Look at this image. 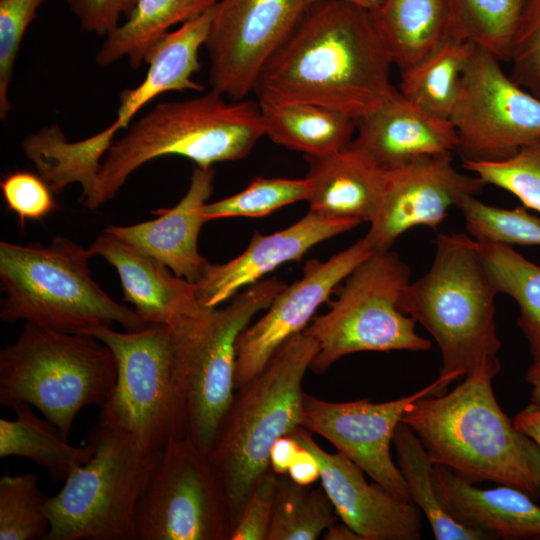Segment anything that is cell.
Segmentation results:
<instances>
[{
  "label": "cell",
  "instance_id": "cell-36",
  "mask_svg": "<svg viewBox=\"0 0 540 540\" xmlns=\"http://www.w3.org/2000/svg\"><path fill=\"white\" fill-rule=\"evenodd\" d=\"M467 232L482 243L540 246V217L525 206L505 209L466 196L459 204Z\"/></svg>",
  "mask_w": 540,
  "mask_h": 540
},
{
  "label": "cell",
  "instance_id": "cell-32",
  "mask_svg": "<svg viewBox=\"0 0 540 540\" xmlns=\"http://www.w3.org/2000/svg\"><path fill=\"white\" fill-rule=\"evenodd\" d=\"M475 244L496 292L511 296L518 304V326L529 342L533 358H539L540 265L526 259L509 245L477 241Z\"/></svg>",
  "mask_w": 540,
  "mask_h": 540
},
{
  "label": "cell",
  "instance_id": "cell-49",
  "mask_svg": "<svg viewBox=\"0 0 540 540\" xmlns=\"http://www.w3.org/2000/svg\"><path fill=\"white\" fill-rule=\"evenodd\" d=\"M371 11L377 8L383 0H342Z\"/></svg>",
  "mask_w": 540,
  "mask_h": 540
},
{
  "label": "cell",
  "instance_id": "cell-41",
  "mask_svg": "<svg viewBox=\"0 0 540 540\" xmlns=\"http://www.w3.org/2000/svg\"><path fill=\"white\" fill-rule=\"evenodd\" d=\"M0 188L7 208L17 215L21 224L26 220H41L58 207L49 185L39 174L30 171L6 174Z\"/></svg>",
  "mask_w": 540,
  "mask_h": 540
},
{
  "label": "cell",
  "instance_id": "cell-42",
  "mask_svg": "<svg viewBox=\"0 0 540 540\" xmlns=\"http://www.w3.org/2000/svg\"><path fill=\"white\" fill-rule=\"evenodd\" d=\"M278 475L264 473L248 493L233 525L229 540H267Z\"/></svg>",
  "mask_w": 540,
  "mask_h": 540
},
{
  "label": "cell",
  "instance_id": "cell-46",
  "mask_svg": "<svg viewBox=\"0 0 540 540\" xmlns=\"http://www.w3.org/2000/svg\"><path fill=\"white\" fill-rule=\"evenodd\" d=\"M514 426L540 446V405L531 403L512 420Z\"/></svg>",
  "mask_w": 540,
  "mask_h": 540
},
{
  "label": "cell",
  "instance_id": "cell-28",
  "mask_svg": "<svg viewBox=\"0 0 540 540\" xmlns=\"http://www.w3.org/2000/svg\"><path fill=\"white\" fill-rule=\"evenodd\" d=\"M259 104L265 136L305 156H323L346 149L356 132L354 118L327 107L309 103Z\"/></svg>",
  "mask_w": 540,
  "mask_h": 540
},
{
  "label": "cell",
  "instance_id": "cell-24",
  "mask_svg": "<svg viewBox=\"0 0 540 540\" xmlns=\"http://www.w3.org/2000/svg\"><path fill=\"white\" fill-rule=\"evenodd\" d=\"M309 211L329 219L371 223L385 190L388 169L347 147L323 155L306 156Z\"/></svg>",
  "mask_w": 540,
  "mask_h": 540
},
{
  "label": "cell",
  "instance_id": "cell-20",
  "mask_svg": "<svg viewBox=\"0 0 540 540\" xmlns=\"http://www.w3.org/2000/svg\"><path fill=\"white\" fill-rule=\"evenodd\" d=\"M355 122L357 135L350 147L385 169L424 156L452 153L458 145L449 119L429 113L397 89Z\"/></svg>",
  "mask_w": 540,
  "mask_h": 540
},
{
  "label": "cell",
  "instance_id": "cell-27",
  "mask_svg": "<svg viewBox=\"0 0 540 540\" xmlns=\"http://www.w3.org/2000/svg\"><path fill=\"white\" fill-rule=\"evenodd\" d=\"M218 1L137 0L124 22L105 36L95 61L105 67L127 57L131 68L137 70L170 28L198 17Z\"/></svg>",
  "mask_w": 540,
  "mask_h": 540
},
{
  "label": "cell",
  "instance_id": "cell-13",
  "mask_svg": "<svg viewBox=\"0 0 540 540\" xmlns=\"http://www.w3.org/2000/svg\"><path fill=\"white\" fill-rule=\"evenodd\" d=\"M449 120L463 162L502 161L540 138V98L505 74L493 54L476 46Z\"/></svg>",
  "mask_w": 540,
  "mask_h": 540
},
{
  "label": "cell",
  "instance_id": "cell-29",
  "mask_svg": "<svg viewBox=\"0 0 540 540\" xmlns=\"http://www.w3.org/2000/svg\"><path fill=\"white\" fill-rule=\"evenodd\" d=\"M15 418H0V457L17 456L45 468L53 482L65 480L93 456L91 444L74 446L47 419L38 417L31 405L16 402Z\"/></svg>",
  "mask_w": 540,
  "mask_h": 540
},
{
  "label": "cell",
  "instance_id": "cell-37",
  "mask_svg": "<svg viewBox=\"0 0 540 540\" xmlns=\"http://www.w3.org/2000/svg\"><path fill=\"white\" fill-rule=\"evenodd\" d=\"M309 184L304 179L257 177L239 193L206 203V221L228 217H262L286 205L306 200Z\"/></svg>",
  "mask_w": 540,
  "mask_h": 540
},
{
  "label": "cell",
  "instance_id": "cell-1",
  "mask_svg": "<svg viewBox=\"0 0 540 540\" xmlns=\"http://www.w3.org/2000/svg\"><path fill=\"white\" fill-rule=\"evenodd\" d=\"M392 65L368 10L322 0L268 60L253 92L259 102L309 103L357 119L396 89Z\"/></svg>",
  "mask_w": 540,
  "mask_h": 540
},
{
  "label": "cell",
  "instance_id": "cell-45",
  "mask_svg": "<svg viewBox=\"0 0 540 540\" xmlns=\"http://www.w3.org/2000/svg\"><path fill=\"white\" fill-rule=\"evenodd\" d=\"M301 449L292 434L280 437L270 451V468L277 475H287L288 469Z\"/></svg>",
  "mask_w": 540,
  "mask_h": 540
},
{
  "label": "cell",
  "instance_id": "cell-12",
  "mask_svg": "<svg viewBox=\"0 0 540 540\" xmlns=\"http://www.w3.org/2000/svg\"><path fill=\"white\" fill-rule=\"evenodd\" d=\"M137 540H229L232 518L208 455L187 437L163 448L141 495Z\"/></svg>",
  "mask_w": 540,
  "mask_h": 540
},
{
  "label": "cell",
  "instance_id": "cell-26",
  "mask_svg": "<svg viewBox=\"0 0 540 540\" xmlns=\"http://www.w3.org/2000/svg\"><path fill=\"white\" fill-rule=\"evenodd\" d=\"M369 14L400 72L450 38L447 0H383Z\"/></svg>",
  "mask_w": 540,
  "mask_h": 540
},
{
  "label": "cell",
  "instance_id": "cell-31",
  "mask_svg": "<svg viewBox=\"0 0 540 540\" xmlns=\"http://www.w3.org/2000/svg\"><path fill=\"white\" fill-rule=\"evenodd\" d=\"M475 48L468 41L450 37L430 55L401 71L399 91L429 113L449 119Z\"/></svg>",
  "mask_w": 540,
  "mask_h": 540
},
{
  "label": "cell",
  "instance_id": "cell-35",
  "mask_svg": "<svg viewBox=\"0 0 540 540\" xmlns=\"http://www.w3.org/2000/svg\"><path fill=\"white\" fill-rule=\"evenodd\" d=\"M48 499L37 475L5 471L0 478V540H46Z\"/></svg>",
  "mask_w": 540,
  "mask_h": 540
},
{
  "label": "cell",
  "instance_id": "cell-39",
  "mask_svg": "<svg viewBox=\"0 0 540 540\" xmlns=\"http://www.w3.org/2000/svg\"><path fill=\"white\" fill-rule=\"evenodd\" d=\"M45 0H0V118L11 109L9 88L16 57L27 28Z\"/></svg>",
  "mask_w": 540,
  "mask_h": 540
},
{
  "label": "cell",
  "instance_id": "cell-23",
  "mask_svg": "<svg viewBox=\"0 0 540 540\" xmlns=\"http://www.w3.org/2000/svg\"><path fill=\"white\" fill-rule=\"evenodd\" d=\"M215 6L167 33L148 53L145 77L134 88L120 93L115 120L93 135L109 148L119 130L127 129L132 118L150 101L171 91H202L204 87L192 77L201 68L199 50L205 44L214 16Z\"/></svg>",
  "mask_w": 540,
  "mask_h": 540
},
{
  "label": "cell",
  "instance_id": "cell-10",
  "mask_svg": "<svg viewBox=\"0 0 540 540\" xmlns=\"http://www.w3.org/2000/svg\"><path fill=\"white\" fill-rule=\"evenodd\" d=\"M411 270L391 250L371 254L345 279L330 309L302 331L318 350L311 369L325 372L340 358L363 351H426L431 341L400 308Z\"/></svg>",
  "mask_w": 540,
  "mask_h": 540
},
{
  "label": "cell",
  "instance_id": "cell-40",
  "mask_svg": "<svg viewBox=\"0 0 540 540\" xmlns=\"http://www.w3.org/2000/svg\"><path fill=\"white\" fill-rule=\"evenodd\" d=\"M509 62V76L540 98V0L524 1Z\"/></svg>",
  "mask_w": 540,
  "mask_h": 540
},
{
  "label": "cell",
  "instance_id": "cell-11",
  "mask_svg": "<svg viewBox=\"0 0 540 540\" xmlns=\"http://www.w3.org/2000/svg\"><path fill=\"white\" fill-rule=\"evenodd\" d=\"M113 352L115 387L96 423L129 434L145 451L161 452L186 435V411L175 380L171 328L148 325L133 332L111 327L90 333Z\"/></svg>",
  "mask_w": 540,
  "mask_h": 540
},
{
  "label": "cell",
  "instance_id": "cell-6",
  "mask_svg": "<svg viewBox=\"0 0 540 540\" xmlns=\"http://www.w3.org/2000/svg\"><path fill=\"white\" fill-rule=\"evenodd\" d=\"M429 270L411 282L401 310L421 324L441 355L439 375L464 377L501 347L493 287L475 241L465 233H437Z\"/></svg>",
  "mask_w": 540,
  "mask_h": 540
},
{
  "label": "cell",
  "instance_id": "cell-16",
  "mask_svg": "<svg viewBox=\"0 0 540 540\" xmlns=\"http://www.w3.org/2000/svg\"><path fill=\"white\" fill-rule=\"evenodd\" d=\"M486 184L457 170L451 153L424 156L388 169L379 210L364 240L373 254L391 250L396 239L415 226L433 229L450 208L476 196Z\"/></svg>",
  "mask_w": 540,
  "mask_h": 540
},
{
  "label": "cell",
  "instance_id": "cell-38",
  "mask_svg": "<svg viewBox=\"0 0 540 540\" xmlns=\"http://www.w3.org/2000/svg\"><path fill=\"white\" fill-rule=\"evenodd\" d=\"M465 170L485 184L504 189L528 209L540 212V138L523 146L508 159L496 162H463Z\"/></svg>",
  "mask_w": 540,
  "mask_h": 540
},
{
  "label": "cell",
  "instance_id": "cell-33",
  "mask_svg": "<svg viewBox=\"0 0 540 540\" xmlns=\"http://www.w3.org/2000/svg\"><path fill=\"white\" fill-rule=\"evenodd\" d=\"M525 0H447L450 37L509 62Z\"/></svg>",
  "mask_w": 540,
  "mask_h": 540
},
{
  "label": "cell",
  "instance_id": "cell-19",
  "mask_svg": "<svg viewBox=\"0 0 540 540\" xmlns=\"http://www.w3.org/2000/svg\"><path fill=\"white\" fill-rule=\"evenodd\" d=\"M361 224L350 219H329L313 212L291 226L269 235L255 233L248 247L225 263H208L195 284L199 303L207 308L234 297L278 266L300 260L315 245Z\"/></svg>",
  "mask_w": 540,
  "mask_h": 540
},
{
  "label": "cell",
  "instance_id": "cell-7",
  "mask_svg": "<svg viewBox=\"0 0 540 540\" xmlns=\"http://www.w3.org/2000/svg\"><path fill=\"white\" fill-rule=\"evenodd\" d=\"M117 378L112 350L86 334L59 332L25 322L0 352V403H27L68 440L78 413L102 406Z\"/></svg>",
  "mask_w": 540,
  "mask_h": 540
},
{
  "label": "cell",
  "instance_id": "cell-47",
  "mask_svg": "<svg viewBox=\"0 0 540 540\" xmlns=\"http://www.w3.org/2000/svg\"><path fill=\"white\" fill-rule=\"evenodd\" d=\"M324 540H362V538L347 524L335 522L323 533Z\"/></svg>",
  "mask_w": 540,
  "mask_h": 540
},
{
  "label": "cell",
  "instance_id": "cell-14",
  "mask_svg": "<svg viewBox=\"0 0 540 540\" xmlns=\"http://www.w3.org/2000/svg\"><path fill=\"white\" fill-rule=\"evenodd\" d=\"M322 0H219L205 41L211 89L232 101L257 78L308 11Z\"/></svg>",
  "mask_w": 540,
  "mask_h": 540
},
{
  "label": "cell",
  "instance_id": "cell-22",
  "mask_svg": "<svg viewBox=\"0 0 540 540\" xmlns=\"http://www.w3.org/2000/svg\"><path fill=\"white\" fill-rule=\"evenodd\" d=\"M213 167L195 166L186 194L170 209L156 211L158 217L129 226L110 225L103 231L159 260L174 274L196 283L208 261L198 250L199 233L207 222L202 208L213 192Z\"/></svg>",
  "mask_w": 540,
  "mask_h": 540
},
{
  "label": "cell",
  "instance_id": "cell-21",
  "mask_svg": "<svg viewBox=\"0 0 540 540\" xmlns=\"http://www.w3.org/2000/svg\"><path fill=\"white\" fill-rule=\"evenodd\" d=\"M88 249L115 268L124 300L148 325L176 328L207 308L197 300L194 283L110 233L103 231Z\"/></svg>",
  "mask_w": 540,
  "mask_h": 540
},
{
  "label": "cell",
  "instance_id": "cell-3",
  "mask_svg": "<svg viewBox=\"0 0 540 540\" xmlns=\"http://www.w3.org/2000/svg\"><path fill=\"white\" fill-rule=\"evenodd\" d=\"M215 90L182 101L157 104L130 124L105 153L91 194L83 200L97 209L114 198L128 177L145 163L176 155L201 168L246 157L265 136L260 104L227 102Z\"/></svg>",
  "mask_w": 540,
  "mask_h": 540
},
{
  "label": "cell",
  "instance_id": "cell-5",
  "mask_svg": "<svg viewBox=\"0 0 540 540\" xmlns=\"http://www.w3.org/2000/svg\"><path fill=\"white\" fill-rule=\"evenodd\" d=\"M89 249L66 237L48 245L0 242V281L5 297L0 319L24 320L47 329L86 334L121 325L125 331L148 326L135 312L113 300L91 277Z\"/></svg>",
  "mask_w": 540,
  "mask_h": 540
},
{
  "label": "cell",
  "instance_id": "cell-9",
  "mask_svg": "<svg viewBox=\"0 0 540 540\" xmlns=\"http://www.w3.org/2000/svg\"><path fill=\"white\" fill-rule=\"evenodd\" d=\"M92 458L47 502L46 540H137L136 514L161 452L143 450L127 433L95 423Z\"/></svg>",
  "mask_w": 540,
  "mask_h": 540
},
{
  "label": "cell",
  "instance_id": "cell-15",
  "mask_svg": "<svg viewBox=\"0 0 540 540\" xmlns=\"http://www.w3.org/2000/svg\"><path fill=\"white\" fill-rule=\"evenodd\" d=\"M459 377L439 375L423 389L395 400L330 402L304 394L302 427L332 443L338 452L401 500L412 502L408 485L391 457L395 430L405 412L420 398L438 395Z\"/></svg>",
  "mask_w": 540,
  "mask_h": 540
},
{
  "label": "cell",
  "instance_id": "cell-34",
  "mask_svg": "<svg viewBox=\"0 0 540 540\" xmlns=\"http://www.w3.org/2000/svg\"><path fill=\"white\" fill-rule=\"evenodd\" d=\"M313 485H300L288 475H278L267 540H315L337 522L322 485Z\"/></svg>",
  "mask_w": 540,
  "mask_h": 540
},
{
  "label": "cell",
  "instance_id": "cell-48",
  "mask_svg": "<svg viewBox=\"0 0 540 540\" xmlns=\"http://www.w3.org/2000/svg\"><path fill=\"white\" fill-rule=\"evenodd\" d=\"M526 380L531 386L532 403L540 405V357L529 367Z\"/></svg>",
  "mask_w": 540,
  "mask_h": 540
},
{
  "label": "cell",
  "instance_id": "cell-17",
  "mask_svg": "<svg viewBox=\"0 0 540 540\" xmlns=\"http://www.w3.org/2000/svg\"><path fill=\"white\" fill-rule=\"evenodd\" d=\"M371 254L361 238L326 261H307L301 278L286 285L267 311L240 333L235 388L253 378L288 339L302 332L340 282Z\"/></svg>",
  "mask_w": 540,
  "mask_h": 540
},
{
  "label": "cell",
  "instance_id": "cell-18",
  "mask_svg": "<svg viewBox=\"0 0 540 540\" xmlns=\"http://www.w3.org/2000/svg\"><path fill=\"white\" fill-rule=\"evenodd\" d=\"M320 464V482L338 518L362 540H418L421 538L420 509L399 499L377 482L369 483L364 471L340 452L323 450L311 432L299 427L292 433Z\"/></svg>",
  "mask_w": 540,
  "mask_h": 540
},
{
  "label": "cell",
  "instance_id": "cell-30",
  "mask_svg": "<svg viewBox=\"0 0 540 540\" xmlns=\"http://www.w3.org/2000/svg\"><path fill=\"white\" fill-rule=\"evenodd\" d=\"M393 445L398 467L410 490L412 502L422 511L437 540H489L491 535L457 521L442 504L434 481V462L413 429L397 426Z\"/></svg>",
  "mask_w": 540,
  "mask_h": 540
},
{
  "label": "cell",
  "instance_id": "cell-8",
  "mask_svg": "<svg viewBox=\"0 0 540 540\" xmlns=\"http://www.w3.org/2000/svg\"><path fill=\"white\" fill-rule=\"evenodd\" d=\"M285 286L275 277L260 280L225 307L206 308L171 328L174 375L186 411L185 437L207 455L236 390L237 339Z\"/></svg>",
  "mask_w": 540,
  "mask_h": 540
},
{
  "label": "cell",
  "instance_id": "cell-4",
  "mask_svg": "<svg viewBox=\"0 0 540 540\" xmlns=\"http://www.w3.org/2000/svg\"><path fill=\"white\" fill-rule=\"evenodd\" d=\"M318 347L300 332L235 390L208 453L228 501L232 528L255 482L270 470V451L302 426L303 380Z\"/></svg>",
  "mask_w": 540,
  "mask_h": 540
},
{
  "label": "cell",
  "instance_id": "cell-25",
  "mask_svg": "<svg viewBox=\"0 0 540 540\" xmlns=\"http://www.w3.org/2000/svg\"><path fill=\"white\" fill-rule=\"evenodd\" d=\"M437 495L460 523L494 539L540 537V506L523 490L503 485L479 488L447 467L435 464Z\"/></svg>",
  "mask_w": 540,
  "mask_h": 540
},
{
  "label": "cell",
  "instance_id": "cell-44",
  "mask_svg": "<svg viewBox=\"0 0 540 540\" xmlns=\"http://www.w3.org/2000/svg\"><path fill=\"white\" fill-rule=\"evenodd\" d=\"M287 475L297 484L313 485L320 480V464L316 456L302 447L288 469Z\"/></svg>",
  "mask_w": 540,
  "mask_h": 540
},
{
  "label": "cell",
  "instance_id": "cell-43",
  "mask_svg": "<svg viewBox=\"0 0 540 540\" xmlns=\"http://www.w3.org/2000/svg\"><path fill=\"white\" fill-rule=\"evenodd\" d=\"M137 0H67L84 31L106 36L126 19Z\"/></svg>",
  "mask_w": 540,
  "mask_h": 540
},
{
  "label": "cell",
  "instance_id": "cell-2",
  "mask_svg": "<svg viewBox=\"0 0 540 540\" xmlns=\"http://www.w3.org/2000/svg\"><path fill=\"white\" fill-rule=\"evenodd\" d=\"M501 364L485 358L464 380L415 401L401 422L421 440L434 464L471 483L492 481L540 496V446L502 411L492 381Z\"/></svg>",
  "mask_w": 540,
  "mask_h": 540
}]
</instances>
